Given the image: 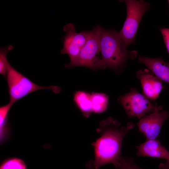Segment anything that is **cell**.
<instances>
[{
    "label": "cell",
    "mask_w": 169,
    "mask_h": 169,
    "mask_svg": "<svg viewBox=\"0 0 169 169\" xmlns=\"http://www.w3.org/2000/svg\"><path fill=\"white\" fill-rule=\"evenodd\" d=\"M137 148L138 156H147L169 160V151L161 145L159 140L156 139H146Z\"/></svg>",
    "instance_id": "30bf717a"
},
{
    "label": "cell",
    "mask_w": 169,
    "mask_h": 169,
    "mask_svg": "<svg viewBox=\"0 0 169 169\" xmlns=\"http://www.w3.org/2000/svg\"><path fill=\"white\" fill-rule=\"evenodd\" d=\"M82 66L96 70L104 69L100 51L99 26L89 31L87 40L73 67Z\"/></svg>",
    "instance_id": "8992f818"
},
{
    "label": "cell",
    "mask_w": 169,
    "mask_h": 169,
    "mask_svg": "<svg viewBox=\"0 0 169 169\" xmlns=\"http://www.w3.org/2000/svg\"><path fill=\"white\" fill-rule=\"evenodd\" d=\"M138 61L161 81L169 84V63L165 62L161 57L151 58L141 56H139Z\"/></svg>",
    "instance_id": "8fae6325"
},
{
    "label": "cell",
    "mask_w": 169,
    "mask_h": 169,
    "mask_svg": "<svg viewBox=\"0 0 169 169\" xmlns=\"http://www.w3.org/2000/svg\"><path fill=\"white\" fill-rule=\"evenodd\" d=\"M92 112L96 113L103 112L107 108L109 98L105 94L93 93L91 95Z\"/></svg>",
    "instance_id": "5bb4252c"
},
{
    "label": "cell",
    "mask_w": 169,
    "mask_h": 169,
    "mask_svg": "<svg viewBox=\"0 0 169 169\" xmlns=\"http://www.w3.org/2000/svg\"><path fill=\"white\" fill-rule=\"evenodd\" d=\"M114 165L117 169H142L136 164L131 157L120 156Z\"/></svg>",
    "instance_id": "e0dca14e"
},
{
    "label": "cell",
    "mask_w": 169,
    "mask_h": 169,
    "mask_svg": "<svg viewBox=\"0 0 169 169\" xmlns=\"http://www.w3.org/2000/svg\"><path fill=\"white\" fill-rule=\"evenodd\" d=\"M159 167L160 169H169V160H166L165 163H160Z\"/></svg>",
    "instance_id": "d6986e66"
},
{
    "label": "cell",
    "mask_w": 169,
    "mask_h": 169,
    "mask_svg": "<svg viewBox=\"0 0 169 169\" xmlns=\"http://www.w3.org/2000/svg\"><path fill=\"white\" fill-rule=\"evenodd\" d=\"M13 104L9 102L0 107V135L1 142L5 141L9 135L8 118L9 111Z\"/></svg>",
    "instance_id": "4fadbf2b"
},
{
    "label": "cell",
    "mask_w": 169,
    "mask_h": 169,
    "mask_svg": "<svg viewBox=\"0 0 169 169\" xmlns=\"http://www.w3.org/2000/svg\"><path fill=\"white\" fill-rule=\"evenodd\" d=\"M0 169H27V167L23 160L13 157L4 161L2 164Z\"/></svg>",
    "instance_id": "2e32d148"
},
{
    "label": "cell",
    "mask_w": 169,
    "mask_h": 169,
    "mask_svg": "<svg viewBox=\"0 0 169 169\" xmlns=\"http://www.w3.org/2000/svg\"><path fill=\"white\" fill-rule=\"evenodd\" d=\"M74 100L85 116H88L92 112L91 95L84 91H78L74 94Z\"/></svg>",
    "instance_id": "7c38bea8"
},
{
    "label": "cell",
    "mask_w": 169,
    "mask_h": 169,
    "mask_svg": "<svg viewBox=\"0 0 169 169\" xmlns=\"http://www.w3.org/2000/svg\"><path fill=\"white\" fill-rule=\"evenodd\" d=\"M13 48L12 45L4 48L0 47V73L5 78L8 65L9 63L7 59V54L8 52Z\"/></svg>",
    "instance_id": "9a60e30c"
},
{
    "label": "cell",
    "mask_w": 169,
    "mask_h": 169,
    "mask_svg": "<svg viewBox=\"0 0 169 169\" xmlns=\"http://www.w3.org/2000/svg\"><path fill=\"white\" fill-rule=\"evenodd\" d=\"M168 3H169V0H168Z\"/></svg>",
    "instance_id": "ffe728a7"
},
{
    "label": "cell",
    "mask_w": 169,
    "mask_h": 169,
    "mask_svg": "<svg viewBox=\"0 0 169 169\" xmlns=\"http://www.w3.org/2000/svg\"><path fill=\"white\" fill-rule=\"evenodd\" d=\"M160 110H157L146 115L139 119L137 123L139 131L146 139H156L159 135L163 123L169 117L167 111Z\"/></svg>",
    "instance_id": "ba28073f"
},
{
    "label": "cell",
    "mask_w": 169,
    "mask_h": 169,
    "mask_svg": "<svg viewBox=\"0 0 169 169\" xmlns=\"http://www.w3.org/2000/svg\"><path fill=\"white\" fill-rule=\"evenodd\" d=\"M134 127L131 122L122 126L111 117L102 121L97 130L100 136L93 144L94 158L87 163V169H100L102 166L110 163L114 165L120 156L124 137Z\"/></svg>",
    "instance_id": "6da1fadb"
},
{
    "label": "cell",
    "mask_w": 169,
    "mask_h": 169,
    "mask_svg": "<svg viewBox=\"0 0 169 169\" xmlns=\"http://www.w3.org/2000/svg\"><path fill=\"white\" fill-rule=\"evenodd\" d=\"M136 75L140 81L143 94L150 100L156 99L164 88L163 81L148 69L139 70Z\"/></svg>",
    "instance_id": "9c48e42d"
},
{
    "label": "cell",
    "mask_w": 169,
    "mask_h": 169,
    "mask_svg": "<svg viewBox=\"0 0 169 169\" xmlns=\"http://www.w3.org/2000/svg\"><path fill=\"white\" fill-rule=\"evenodd\" d=\"M118 100L128 117H136L139 119L147 113L161 110L162 107L156 103L152 104L149 99L134 88H131L126 94L120 96Z\"/></svg>",
    "instance_id": "5b68a950"
},
{
    "label": "cell",
    "mask_w": 169,
    "mask_h": 169,
    "mask_svg": "<svg viewBox=\"0 0 169 169\" xmlns=\"http://www.w3.org/2000/svg\"><path fill=\"white\" fill-rule=\"evenodd\" d=\"M63 29L66 34L63 38V48L60 52L62 54H67L70 58V62L65 65V67L72 68L87 40L89 31L77 33L74 25L72 23L65 25Z\"/></svg>",
    "instance_id": "52a82bcc"
},
{
    "label": "cell",
    "mask_w": 169,
    "mask_h": 169,
    "mask_svg": "<svg viewBox=\"0 0 169 169\" xmlns=\"http://www.w3.org/2000/svg\"><path fill=\"white\" fill-rule=\"evenodd\" d=\"M5 78L9 96V102L13 104L37 90L49 89L55 93L59 92L60 90V88L58 86H43L35 84L16 69L9 63Z\"/></svg>",
    "instance_id": "3957f363"
},
{
    "label": "cell",
    "mask_w": 169,
    "mask_h": 169,
    "mask_svg": "<svg viewBox=\"0 0 169 169\" xmlns=\"http://www.w3.org/2000/svg\"><path fill=\"white\" fill-rule=\"evenodd\" d=\"M100 54L104 69L109 67L119 70L129 59L137 55L135 50L129 51L118 32L114 29H107L99 26Z\"/></svg>",
    "instance_id": "7a4b0ae2"
},
{
    "label": "cell",
    "mask_w": 169,
    "mask_h": 169,
    "mask_svg": "<svg viewBox=\"0 0 169 169\" xmlns=\"http://www.w3.org/2000/svg\"><path fill=\"white\" fill-rule=\"evenodd\" d=\"M160 30L162 36L167 52L169 54V28H162Z\"/></svg>",
    "instance_id": "ac0fdd59"
},
{
    "label": "cell",
    "mask_w": 169,
    "mask_h": 169,
    "mask_svg": "<svg viewBox=\"0 0 169 169\" xmlns=\"http://www.w3.org/2000/svg\"><path fill=\"white\" fill-rule=\"evenodd\" d=\"M126 17L119 34L126 46L134 43L141 20L150 7V3L143 0H125Z\"/></svg>",
    "instance_id": "277c9868"
}]
</instances>
